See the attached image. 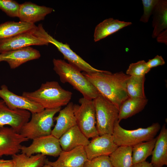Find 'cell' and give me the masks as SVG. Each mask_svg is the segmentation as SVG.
<instances>
[{"mask_svg":"<svg viewBox=\"0 0 167 167\" xmlns=\"http://www.w3.org/2000/svg\"><path fill=\"white\" fill-rule=\"evenodd\" d=\"M99 93L119 109L128 96L126 84L130 76L120 72L113 74L106 71L88 74L82 73Z\"/></svg>","mask_w":167,"mask_h":167,"instance_id":"cell-1","label":"cell"},{"mask_svg":"<svg viewBox=\"0 0 167 167\" xmlns=\"http://www.w3.org/2000/svg\"><path fill=\"white\" fill-rule=\"evenodd\" d=\"M153 15L152 25L153 30L152 34L153 38L167 28V1L158 0L155 6Z\"/></svg>","mask_w":167,"mask_h":167,"instance_id":"cell-22","label":"cell"},{"mask_svg":"<svg viewBox=\"0 0 167 167\" xmlns=\"http://www.w3.org/2000/svg\"><path fill=\"white\" fill-rule=\"evenodd\" d=\"M28 146H22L21 153L30 156L35 154L58 156L62 151L59 139L51 134L35 138Z\"/></svg>","mask_w":167,"mask_h":167,"instance_id":"cell-9","label":"cell"},{"mask_svg":"<svg viewBox=\"0 0 167 167\" xmlns=\"http://www.w3.org/2000/svg\"><path fill=\"white\" fill-rule=\"evenodd\" d=\"M130 22L120 21L113 18L105 19L97 24L94 33V40L98 41L132 24Z\"/></svg>","mask_w":167,"mask_h":167,"instance_id":"cell-21","label":"cell"},{"mask_svg":"<svg viewBox=\"0 0 167 167\" xmlns=\"http://www.w3.org/2000/svg\"><path fill=\"white\" fill-rule=\"evenodd\" d=\"M28 140L11 127H0V157L17 154L21 151L22 143Z\"/></svg>","mask_w":167,"mask_h":167,"instance_id":"cell-11","label":"cell"},{"mask_svg":"<svg viewBox=\"0 0 167 167\" xmlns=\"http://www.w3.org/2000/svg\"><path fill=\"white\" fill-rule=\"evenodd\" d=\"M161 128L160 124L156 122L147 128L128 130L122 127L117 121L115 123L112 135L114 142L118 146L133 147L154 138Z\"/></svg>","mask_w":167,"mask_h":167,"instance_id":"cell-4","label":"cell"},{"mask_svg":"<svg viewBox=\"0 0 167 167\" xmlns=\"http://www.w3.org/2000/svg\"><path fill=\"white\" fill-rule=\"evenodd\" d=\"M157 137L137 144L132 147V159L133 164L146 161L152 155Z\"/></svg>","mask_w":167,"mask_h":167,"instance_id":"cell-27","label":"cell"},{"mask_svg":"<svg viewBox=\"0 0 167 167\" xmlns=\"http://www.w3.org/2000/svg\"><path fill=\"white\" fill-rule=\"evenodd\" d=\"M41 56L38 50L28 46L0 54V62H6L11 69H14L28 61L38 59Z\"/></svg>","mask_w":167,"mask_h":167,"instance_id":"cell-16","label":"cell"},{"mask_svg":"<svg viewBox=\"0 0 167 167\" xmlns=\"http://www.w3.org/2000/svg\"><path fill=\"white\" fill-rule=\"evenodd\" d=\"M132 167H153L151 164L146 161L133 164Z\"/></svg>","mask_w":167,"mask_h":167,"instance_id":"cell-36","label":"cell"},{"mask_svg":"<svg viewBox=\"0 0 167 167\" xmlns=\"http://www.w3.org/2000/svg\"><path fill=\"white\" fill-rule=\"evenodd\" d=\"M93 101L99 135H112L115 123L118 121V109L100 94Z\"/></svg>","mask_w":167,"mask_h":167,"instance_id":"cell-6","label":"cell"},{"mask_svg":"<svg viewBox=\"0 0 167 167\" xmlns=\"http://www.w3.org/2000/svg\"><path fill=\"white\" fill-rule=\"evenodd\" d=\"M56 81H47L33 92H24L22 96L41 106L44 109L61 108L67 105L72 96Z\"/></svg>","mask_w":167,"mask_h":167,"instance_id":"cell-2","label":"cell"},{"mask_svg":"<svg viewBox=\"0 0 167 167\" xmlns=\"http://www.w3.org/2000/svg\"><path fill=\"white\" fill-rule=\"evenodd\" d=\"M36 28L12 37L0 39V54L32 45H48L49 41L38 35Z\"/></svg>","mask_w":167,"mask_h":167,"instance_id":"cell-8","label":"cell"},{"mask_svg":"<svg viewBox=\"0 0 167 167\" xmlns=\"http://www.w3.org/2000/svg\"><path fill=\"white\" fill-rule=\"evenodd\" d=\"M80 105L74 104L73 111L77 125L88 139L99 135L96 126L95 109L93 100L84 97L79 99Z\"/></svg>","mask_w":167,"mask_h":167,"instance_id":"cell-7","label":"cell"},{"mask_svg":"<svg viewBox=\"0 0 167 167\" xmlns=\"http://www.w3.org/2000/svg\"><path fill=\"white\" fill-rule=\"evenodd\" d=\"M158 42L167 44V29H166L160 33L156 37Z\"/></svg>","mask_w":167,"mask_h":167,"instance_id":"cell-34","label":"cell"},{"mask_svg":"<svg viewBox=\"0 0 167 167\" xmlns=\"http://www.w3.org/2000/svg\"><path fill=\"white\" fill-rule=\"evenodd\" d=\"M49 43L54 45L62 54L64 59L68 63L75 66L80 71L85 73L91 74L102 72L103 71L98 70L92 66L74 52L67 43L64 44L57 41L49 35L48 38Z\"/></svg>","mask_w":167,"mask_h":167,"instance_id":"cell-15","label":"cell"},{"mask_svg":"<svg viewBox=\"0 0 167 167\" xmlns=\"http://www.w3.org/2000/svg\"><path fill=\"white\" fill-rule=\"evenodd\" d=\"M118 147L112 135L106 134L92 138L84 148L88 160H90L101 156H109Z\"/></svg>","mask_w":167,"mask_h":167,"instance_id":"cell-13","label":"cell"},{"mask_svg":"<svg viewBox=\"0 0 167 167\" xmlns=\"http://www.w3.org/2000/svg\"><path fill=\"white\" fill-rule=\"evenodd\" d=\"M0 97L11 109L25 110L32 113L40 112L45 109L37 103L11 92L4 84L1 87Z\"/></svg>","mask_w":167,"mask_h":167,"instance_id":"cell-12","label":"cell"},{"mask_svg":"<svg viewBox=\"0 0 167 167\" xmlns=\"http://www.w3.org/2000/svg\"><path fill=\"white\" fill-rule=\"evenodd\" d=\"M145 76H130L126 84V91L128 97L132 98H146L144 91Z\"/></svg>","mask_w":167,"mask_h":167,"instance_id":"cell-28","label":"cell"},{"mask_svg":"<svg viewBox=\"0 0 167 167\" xmlns=\"http://www.w3.org/2000/svg\"><path fill=\"white\" fill-rule=\"evenodd\" d=\"M15 167H43L45 164L46 156L37 154L28 156L21 153L12 156Z\"/></svg>","mask_w":167,"mask_h":167,"instance_id":"cell-26","label":"cell"},{"mask_svg":"<svg viewBox=\"0 0 167 167\" xmlns=\"http://www.w3.org/2000/svg\"><path fill=\"white\" fill-rule=\"evenodd\" d=\"M31 116L29 111L23 109H11L2 100H0V127L8 125L19 133L23 126L29 121Z\"/></svg>","mask_w":167,"mask_h":167,"instance_id":"cell-10","label":"cell"},{"mask_svg":"<svg viewBox=\"0 0 167 167\" xmlns=\"http://www.w3.org/2000/svg\"><path fill=\"white\" fill-rule=\"evenodd\" d=\"M20 5L12 0H0V9L8 16L18 17Z\"/></svg>","mask_w":167,"mask_h":167,"instance_id":"cell-30","label":"cell"},{"mask_svg":"<svg viewBox=\"0 0 167 167\" xmlns=\"http://www.w3.org/2000/svg\"><path fill=\"white\" fill-rule=\"evenodd\" d=\"M157 139L152 152L150 163L153 167L167 165V129L164 124Z\"/></svg>","mask_w":167,"mask_h":167,"instance_id":"cell-20","label":"cell"},{"mask_svg":"<svg viewBox=\"0 0 167 167\" xmlns=\"http://www.w3.org/2000/svg\"><path fill=\"white\" fill-rule=\"evenodd\" d=\"M132 147L120 146L109 156L113 167H132Z\"/></svg>","mask_w":167,"mask_h":167,"instance_id":"cell-25","label":"cell"},{"mask_svg":"<svg viewBox=\"0 0 167 167\" xmlns=\"http://www.w3.org/2000/svg\"><path fill=\"white\" fill-rule=\"evenodd\" d=\"M144 60H140L130 64L126 72V74L135 77L145 76V74L151 70Z\"/></svg>","mask_w":167,"mask_h":167,"instance_id":"cell-29","label":"cell"},{"mask_svg":"<svg viewBox=\"0 0 167 167\" xmlns=\"http://www.w3.org/2000/svg\"><path fill=\"white\" fill-rule=\"evenodd\" d=\"M34 24L8 21L0 24V39L9 38L35 29Z\"/></svg>","mask_w":167,"mask_h":167,"instance_id":"cell-24","label":"cell"},{"mask_svg":"<svg viewBox=\"0 0 167 167\" xmlns=\"http://www.w3.org/2000/svg\"><path fill=\"white\" fill-rule=\"evenodd\" d=\"M43 167H52V166L50 165L45 164Z\"/></svg>","mask_w":167,"mask_h":167,"instance_id":"cell-37","label":"cell"},{"mask_svg":"<svg viewBox=\"0 0 167 167\" xmlns=\"http://www.w3.org/2000/svg\"><path fill=\"white\" fill-rule=\"evenodd\" d=\"M84 167H113L111 163L109 156H101L88 160Z\"/></svg>","mask_w":167,"mask_h":167,"instance_id":"cell-32","label":"cell"},{"mask_svg":"<svg viewBox=\"0 0 167 167\" xmlns=\"http://www.w3.org/2000/svg\"><path fill=\"white\" fill-rule=\"evenodd\" d=\"M143 13L141 16L140 21L147 23L150 16L152 15L158 0H142Z\"/></svg>","mask_w":167,"mask_h":167,"instance_id":"cell-31","label":"cell"},{"mask_svg":"<svg viewBox=\"0 0 167 167\" xmlns=\"http://www.w3.org/2000/svg\"><path fill=\"white\" fill-rule=\"evenodd\" d=\"M54 10L50 7L25 2L20 5L18 18L20 21L34 24L44 20L46 15Z\"/></svg>","mask_w":167,"mask_h":167,"instance_id":"cell-17","label":"cell"},{"mask_svg":"<svg viewBox=\"0 0 167 167\" xmlns=\"http://www.w3.org/2000/svg\"><path fill=\"white\" fill-rule=\"evenodd\" d=\"M53 69L61 82L68 83L84 97L93 100L99 94L97 90L78 68L64 60L54 58Z\"/></svg>","mask_w":167,"mask_h":167,"instance_id":"cell-3","label":"cell"},{"mask_svg":"<svg viewBox=\"0 0 167 167\" xmlns=\"http://www.w3.org/2000/svg\"><path fill=\"white\" fill-rule=\"evenodd\" d=\"M146 98L128 97L122 104L119 109L118 121L130 118L141 112L147 104Z\"/></svg>","mask_w":167,"mask_h":167,"instance_id":"cell-23","label":"cell"},{"mask_svg":"<svg viewBox=\"0 0 167 167\" xmlns=\"http://www.w3.org/2000/svg\"><path fill=\"white\" fill-rule=\"evenodd\" d=\"M58 156L54 161L46 159L45 164L53 167H84L88 160L84 147L82 146L68 151L62 150Z\"/></svg>","mask_w":167,"mask_h":167,"instance_id":"cell-14","label":"cell"},{"mask_svg":"<svg viewBox=\"0 0 167 167\" xmlns=\"http://www.w3.org/2000/svg\"><path fill=\"white\" fill-rule=\"evenodd\" d=\"M73 105L72 102H70L64 108L60 110L58 116L54 118L56 123L52 130L51 134L58 139L71 128L77 125Z\"/></svg>","mask_w":167,"mask_h":167,"instance_id":"cell-18","label":"cell"},{"mask_svg":"<svg viewBox=\"0 0 167 167\" xmlns=\"http://www.w3.org/2000/svg\"><path fill=\"white\" fill-rule=\"evenodd\" d=\"M77 125L71 128L58 139L62 150L66 151L78 147L87 145L90 141Z\"/></svg>","mask_w":167,"mask_h":167,"instance_id":"cell-19","label":"cell"},{"mask_svg":"<svg viewBox=\"0 0 167 167\" xmlns=\"http://www.w3.org/2000/svg\"><path fill=\"white\" fill-rule=\"evenodd\" d=\"M61 108L45 109L31 113V120L23 126L19 133L29 139L51 135L54 117Z\"/></svg>","mask_w":167,"mask_h":167,"instance_id":"cell-5","label":"cell"},{"mask_svg":"<svg viewBox=\"0 0 167 167\" xmlns=\"http://www.w3.org/2000/svg\"><path fill=\"white\" fill-rule=\"evenodd\" d=\"M15 164L12 160H0V167H15Z\"/></svg>","mask_w":167,"mask_h":167,"instance_id":"cell-35","label":"cell"},{"mask_svg":"<svg viewBox=\"0 0 167 167\" xmlns=\"http://www.w3.org/2000/svg\"><path fill=\"white\" fill-rule=\"evenodd\" d=\"M146 63L149 68L151 69L158 66L163 65L165 62L161 56L157 55L154 58L149 59Z\"/></svg>","mask_w":167,"mask_h":167,"instance_id":"cell-33","label":"cell"}]
</instances>
